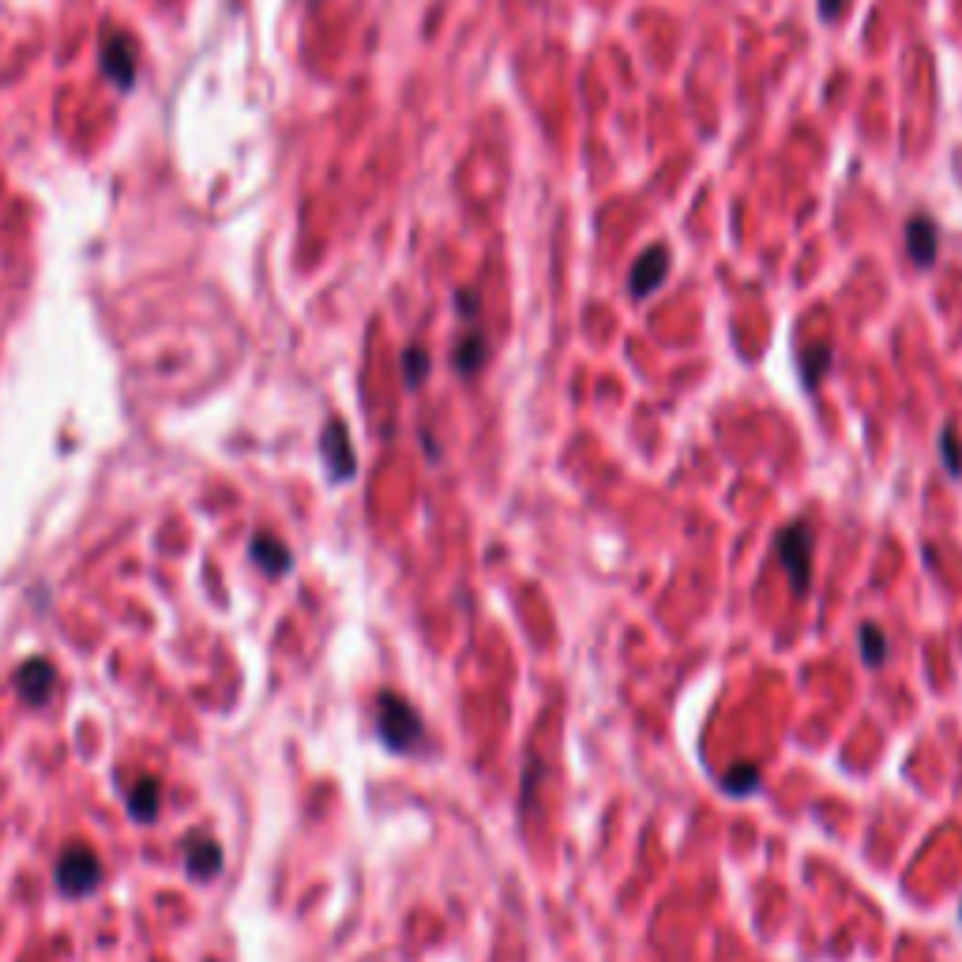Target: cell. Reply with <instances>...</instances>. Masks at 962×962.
I'll use <instances>...</instances> for the list:
<instances>
[{"mask_svg":"<svg viewBox=\"0 0 962 962\" xmlns=\"http://www.w3.org/2000/svg\"><path fill=\"white\" fill-rule=\"evenodd\" d=\"M376 737L391 752H418L425 745V718L410 700L380 692L376 696Z\"/></svg>","mask_w":962,"mask_h":962,"instance_id":"1","label":"cell"},{"mask_svg":"<svg viewBox=\"0 0 962 962\" xmlns=\"http://www.w3.org/2000/svg\"><path fill=\"white\" fill-rule=\"evenodd\" d=\"M812 553H816V534H812L805 519H793L778 530L775 557L782 568H786L790 591L797 594V598H805L812 587Z\"/></svg>","mask_w":962,"mask_h":962,"instance_id":"2","label":"cell"},{"mask_svg":"<svg viewBox=\"0 0 962 962\" xmlns=\"http://www.w3.org/2000/svg\"><path fill=\"white\" fill-rule=\"evenodd\" d=\"M53 880H57V887H61V895L83 899V895H91L98 884H102V861H98V854L91 846L72 842V846L61 854V861H57Z\"/></svg>","mask_w":962,"mask_h":962,"instance_id":"3","label":"cell"},{"mask_svg":"<svg viewBox=\"0 0 962 962\" xmlns=\"http://www.w3.org/2000/svg\"><path fill=\"white\" fill-rule=\"evenodd\" d=\"M98 57H102V72L113 79L121 91H132L136 83V38L128 31H109L102 38V49H98Z\"/></svg>","mask_w":962,"mask_h":962,"instance_id":"4","label":"cell"},{"mask_svg":"<svg viewBox=\"0 0 962 962\" xmlns=\"http://www.w3.org/2000/svg\"><path fill=\"white\" fill-rule=\"evenodd\" d=\"M320 455H324V466L331 474V482H350L357 474V459H354V444H350V433L339 418H331L324 425V436H320Z\"/></svg>","mask_w":962,"mask_h":962,"instance_id":"5","label":"cell"},{"mask_svg":"<svg viewBox=\"0 0 962 962\" xmlns=\"http://www.w3.org/2000/svg\"><path fill=\"white\" fill-rule=\"evenodd\" d=\"M666 275H670V249L666 245H651V249L632 264L628 294L643 301V297H651L662 282H666Z\"/></svg>","mask_w":962,"mask_h":962,"instance_id":"6","label":"cell"},{"mask_svg":"<svg viewBox=\"0 0 962 962\" xmlns=\"http://www.w3.org/2000/svg\"><path fill=\"white\" fill-rule=\"evenodd\" d=\"M906 252H910V260H914L921 271H929L932 264H936V256H940V226H936V218H929V215H914L906 222Z\"/></svg>","mask_w":962,"mask_h":962,"instance_id":"7","label":"cell"},{"mask_svg":"<svg viewBox=\"0 0 962 962\" xmlns=\"http://www.w3.org/2000/svg\"><path fill=\"white\" fill-rule=\"evenodd\" d=\"M53 688H57V673L46 658H31L16 670V692L31 703V707H42V703L53 696Z\"/></svg>","mask_w":962,"mask_h":962,"instance_id":"8","label":"cell"},{"mask_svg":"<svg viewBox=\"0 0 962 962\" xmlns=\"http://www.w3.org/2000/svg\"><path fill=\"white\" fill-rule=\"evenodd\" d=\"M185 869L192 880H211L222 872V846L211 835H188L185 839Z\"/></svg>","mask_w":962,"mask_h":962,"instance_id":"9","label":"cell"},{"mask_svg":"<svg viewBox=\"0 0 962 962\" xmlns=\"http://www.w3.org/2000/svg\"><path fill=\"white\" fill-rule=\"evenodd\" d=\"M158 809H162V782L155 775H143L140 782L128 786V816L136 823H155Z\"/></svg>","mask_w":962,"mask_h":962,"instance_id":"10","label":"cell"},{"mask_svg":"<svg viewBox=\"0 0 962 962\" xmlns=\"http://www.w3.org/2000/svg\"><path fill=\"white\" fill-rule=\"evenodd\" d=\"M489 361V339L482 331H466L452 350V365L459 376H478Z\"/></svg>","mask_w":962,"mask_h":962,"instance_id":"11","label":"cell"},{"mask_svg":"<svg viewBox=\"0 0 962 962\" xmlns=\"http://www.w3.org/2000/svg\"><path fill=\"white\" fill-rule=\"evenodd\" d=\"M831 361H835L831 343H812V346H805V350L797 354V369H801V384H805V391L820 388V380L831 373Z\"/></svg>","mask_w":962,"mask_h":962,"instance_id":"12","label":"cell"},{"mask_svg":"<svg viewBox=\"0 0 962 962\" xmlns=\"http://www.w3.org/2000/svg\"><path fill=\"white\" fill-rule=\"evenodd\" d=\"M252 561L260 564L267 575H286L290 572V545L275 534H256L252 538Z\"/></svg>","mask_w":962,"mask_h":962,"instance_id":"13","label":"cell"},{"mask_svg":"<svg viewBox=\"0 0 962 962\" xmlns=\"http://www.w3.org/2000/svg\"><path fill=\"white\" fill-rule=\"evenodd\" d=\"M857 647H861V658H865L869 670L884 666L887 662V636L880 624H861L857 628Z\"/></svg>","mask_w":962,"mask_h":962,"instance_id":"14","label":"cell"},{"mask_svg":"<svg viewBox=\"0 0 962 962\" xmlns=\"http://www.w3.org/2000/svg\"><path fill=\"white\" fill-rule=\"evenodd\" d=\"M760 782H763V775H760L756 763H733L726 775H722V790H726L730 797H748V793L760 790Z\"/></svg>","mask_w":962,"mask_h":962,"instance_id":"15","label":"cell"},{"mask_svg":"<svg viewBox=\"0 0 962 962\" xmlns=\"http://www.w3.org/2000/svg\"><path fill=\"white\" fill-rule=\"evenodd\" d=\"M429 373H433V357H429V350H425V346H406V354H403V380H406V388H422L425 380H429Z\"/></svg>","mask_w":962,"mask_h":962,"instance_id":"16","label":"cell"},{"mask_svg":"<svg viewBox=\"0 0 962 962\" xmlns=\"http://www.w3.org/2000/svg\"><path fill=\"white\" fill-rule=\"evenodd\" d=\"M940 459H944L951 478H959L962 474V440H959L955 425H948V429L940 433Z\"/></svg>","mask_w":962,"mask_h":962,"instance_id":"17","label":"cell"},{"mask_svg":"<svg viewBox=\"0 0 962 962\" xmlns=\"http://www.w3.org/2000/svg\"><path fill=\"white\" fill-rule=\"evenodd\" d=\"M455 309H459V316H466V320H478V313H482L478 294H474V290H459V294H455Z\"/></svg>","mask_w":962,"mask_h":962,"instance_id":"18","label":"cell"},{"mask_svg":"<svg viewBox=\"0 0 962 962\" xmlns=\"http://www.w3.org/2000/svg\"><path fill=\"white\" fill-rule=\"evenodd\" d=\"M846 0H820V19H839Z\"/></svg>","mask_w":962,"mask_h":962,"instance_id":"19","label":"cell"}]
</instances>
